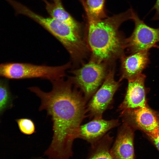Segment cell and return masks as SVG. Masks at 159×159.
I'll return each mask as SVG.
<instances>
[{
	"label": "cell",
	"instance_id": "cell-18",
	"mask_svg": "<svg viewBox=\"0 0 159 159\" xmlns=\"http://www.w3.org/2000/svg\"><path fill=\"white\" fill-rule=\"evenodd\" d=\"M152 9L155 11V15L152 18V20H159V0H157Z\"/></svg>",
	"mask_w": 159,
	"mask_h": 159
},
{
	"label": "cell",
	"instance_id": "cell-20",
	"mask_svg": "<svg viewBox=\"0 0 159 159\" xmlns=\"http://www.w3.org/2000/svg\"><path fill=\"white\" fill-rule=\"evenodd\" d=\"M154 47H155V48L159 49V46L158 45H155L154 46Z\"/></svg>",
	"mask_w": 159,
	"mask_h": 159
},
{
	"label": "cell",
	"instance_id": "cell-5",
	"mask_svg": "<svg viewBox=\"0 0 159 159\" xmlns=\"http://www.w3.org/2000/svg\"><path fill=\"white\" fill-rule=\"evenodd\" d=\"M107 65L92 60L71 71L68 79L84 94L85 102L93 95L104 81L107 73Z\"/></svg>",
	"mask_w": 159,
	"mask_h": 159
},
{
	"label": "cell",
	"instance_id": "cell-12",
	"mask_svg": "<svg viewBox=\"0 0 159 159\" xmlns=\"http://www.w3.org/2000/svg\"><path fill=\"white\" fill-rule=\"evenodd\" d=\"M145 50L123 56L121 59V76L119 80H132L142 73L149 62V53Z\"/></svg>",
	"mask_w": 159,
	"mask_h": 159
},
{
	"label": "cell",
	"instance_id": "cell-17",
	"mask_svg": "<svg viewBox=\"0 0 159 159\" xmlns=\"http://www.w3.org/2000/svg\"><path fill=\"white\" fill-rule=\"evenodd\" d=\"M20 131L23 133L30 135L35 132V127L33 122L28 118H21L16 120Z\"/></svg>",
	"mask_w": 159,
	"mask_h": 159
},
{
	"label": "cell",
	"instance_id": "cell-19",
	"mask_svg": "<svg viewBox=\"0 0 159 159\" xmlns=\"http://www.w3.org/2000/svg\"><path fill=\"white\" fill-rule=\"evenodd\" d=\"M150 139L154 142L155 145L159 150V135L156 137Z\"/></svg>",
	"mask_w": 159,
	"mask_h": 159
},
{
	"label": "cell",
	"instance_id": "cell-21",
	"mask_svg": "<svg viewBox=\"0 0 159 159\" xmlns=\"http://www.w3.org/2000/svg\"><path fill=\"white\" fill-rule=\"evenodd\" d=\"M42 0L43 1H44L45 3L47 1V0Z\"/></svg>",
	"mask_w": 159,
	"mask_h": 159
},
{
	"label": "cell",
	"instance_id": "cell-14",
	"mask_svg": "<svg viewBox=\"0 0 159 159\" xmlns=\"http://www.w3.org/2000/svg\"><path fill=\"white\" fill-rule=\"evenodd\" d=\"M113 137L109 133L92 145V151L87 159H113L110 153V148Z\"/></svg>",
	"mask_w": 159,
	"mask_h": 159
},
{
	"label": "cell",
	"instance_id": "cell-16",
	"mask_svg": "<svg viewBox=\"0 0 159 159\" xmlns=\"http://www.w3.org/2000/svg\"><path fill=\"white\" fill-rule=\"evenodd\" d=\"M12 98L6 85L0 80V115L12 104Z\"/></svg>",
	"mask_w": 159,
	"mask_h": 159
},
{
	"label": "cell",
	"instance_id": "cell-13",
	"mask_svg": "<svg viewBox=\"0 0 159 159\" xmlns=\"http://www.w3.org/2000/svg\"><path fill=\"white\" fill-rule=\"evenodd\" d=\"M45 4L46 9L50 17L73 27L81 28L80 24L65 9L62 0H50Z\"/></svg>",
	"mask_w": 159,
	"mask_h": 159
},
{
	"label": "cell",
	"instance_id": "cell-15",
	"mask_svg": "<svg viewBox=\"0 0 159 159\" xmlns=\"http://www.w3.org/2000/svg\"><path fill=\"white\" fill-rule=\"evenodd\" d=\"M105 0H86L88 9L91 15L97 19H103L107 16L105 9Z\"/></svg>",
	"mask_w": 159,
	"mask_h": 159
},
{
	"label": "cell",
	"instance_id": "cell-22",
	"mask_svg": "<svg viewBox=\"0 0 159 159\" xmlns=\"http://www.w3.org/2000/svg\"><path fill=\"white\" fill-rule=\"evenodd\" d=\"M34 159H44V158H36Z\"/></svg>",
	"mask_w": 159,
	"mask_h": 159
},
{
	"label": "cell",
	"instance_id": "cell-9",
	"mask_svg": "<svg viewBox=\"0 0 159 159\" xmlns=\"http://www.w3.org/2000/svg\"><path fill=\"white\" fill-rule=\"evenodd\" d=\"M145 75L142 73L135 78L128 80L125 96L118 107L119 111L147 106L145 86Z\"/></svg>",
	"mask_w": 159,
	"mask_h": 159
},
{
	"label": "cell",
	"instance_id": "cell-3",
	"mask_svg": "<svg viewBox=\"0 0 159 159\" xmlns=\"http://www.w3.org/2000/svg\"><path fill=\"white\" fill-rule=\"evenodd\" d=\"M27 16L54 37L65 48L74 64L82 62L89 50L82 37L81 29L76 28L51 17H46L29 10Z\"/></svg>",
	"mask_w": 159,
	"mask_h": 159
},
{
	"label": "cell",
	"instance_id": "cell-8",
	"mask_svg": "<svg viewBox=\"0 0 159 159\" xmlns=\"http://www.w3.org/2000/svg\"><path fill=\"white\" fill-rule=\"evenodd\" d=\"M132 20L135 28L130 36L125 39L126 48L131 53L149 51L159 42V28H154L147 25L134 11Z\"/></svg>",
	"mask_w": 159,
	"mask_h": 159
},
{
	"label": "cell",
	"instance_id": "cell-1",
	"mask_svg": "<svg viewBox=\"0 0 159 159\" xmlns=\"http://www.w3.org/2000/svg\"><path fill=\"white\" fill-rule=\"evenodd\" d=\"M51 82L52 89L48 92L36 87L29 89L40 98L39 110H46L52 121V139L45 155L49 159H69L73 142L78 138L79 127L86 117V102L68 79Z\"/></svg>",
	"mask_w": 159,
	"mask_h": 159
},
{
	"label": "cell",
	"instance_id": "cell-11",
	"mask_svg": "<svg viewBox=\"0 0 159 159\" xmlns=\"http://www.w3.org/2000/svg\"><path fill=\"white\" fill-rule=\"evenodd\" d=\"M119 124L117 119L106 120L102 118L93 119L80 126L78 138L85 140L92 145L102 138L107 132Z\"/></svg>",
	"mask_w": 159,
	"mask_h": 159
},
{
	"label": "cell",
	"instance_id": "cell-6",
	"mask_svg": "<svg viewBox=\"0 0 159 159\" xmlns=\"http://www.w3.org/2000/svg\"><path fill=\"white\" fill-rule=\"evenodd\" d=\"M120 112V117L123 122L134 130H141L150 138L159 135V115L147 106Z\"/></svg>",
	"mask_w": 159,
	"mask_h": 159
},
{
	"label": "cell",
	"instance_id": "cell-10",
	"mask_svg": "<svg viewBox=\"0 0 159 159\" xmlns=\"http://www.w3.org/2000/svg\"><path fill=\"white\" fill-rule=\"evenodd\" d=\"M134 130L123 122L110 152L113 159H134Z\"/></svg>",
	"mask_w": 159,
	"mask_h": 159
},
{
	"label": "cell",
	"instance_id": "cell-7",
	"mask_svg": "<svg viewBox=\"0 0 159 159\" xmlns=\"http://www.w3.org/2000/svg\"><path fill=\"white\" fill-rule=\"evenodd\" d=\"M120 82L115 80L114 69H110L86 107V113L91 118H102L103 113L112 103L114 95L120 86Z\"/></svg>",
	"mask_w": 159,
	"mask_h": 159
},
{
	"label": "cell",
	"instance_id": "cell-2",
	"mask_svg": "<svg viewBox=\"0 0 159 159\" xmlns=\"http://www.w3.org/2000/svg\"><path fill=\"white\" fill-rule=\"evenodd\" d=\"M81 3L87 21L88 47L91 52V58L95 62L107 65L124 55L125 39L120 33L119 27L124 21L133 18V9L103 19H97L90 14L85 1Z\"/></svg>",
	"mask_w": 159,
	"mask_h": 159
},
{
	"label": "cell",
	"instance_id": "cell-4",
	"mask_svg": "<svg viewBox=\"0 0 159 159\" xmlns=\"http://www.w3.org/2000/svg\"><path fill=\"white\" fill-rule=\"evenodd\" d=\"M70 67L67 63L63 65L50 66L28 63H5L2 68V74L6 78L12 79L41 78L51 81L63 78L66 71Z\"/></svg>",
	"mask_w": 159,
	"mask_h": 159
}]
</instances>
